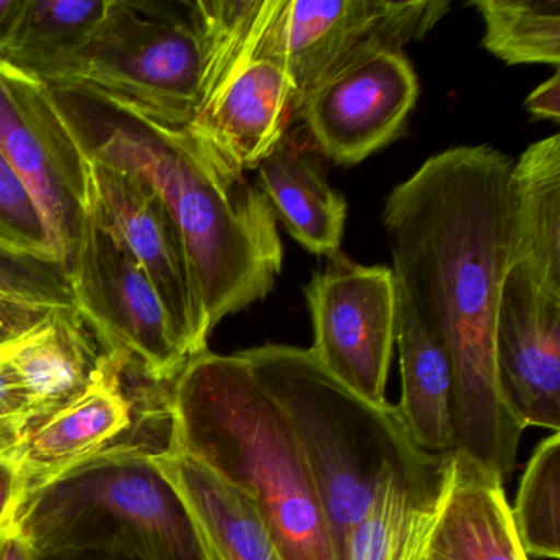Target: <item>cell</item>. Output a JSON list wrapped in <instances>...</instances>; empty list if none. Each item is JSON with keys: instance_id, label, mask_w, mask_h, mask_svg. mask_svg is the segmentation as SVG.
I'll return each mask as SVG.
<instances>
[{"instance_id": "cell-29", "label": "cell", "mask_w": 560, "mask_h": 560, "mask_svg": "<svg viewBox=\"0 0 560 560\" xmlns=\"http://www.w3.org/2000/svg\"><path fill=\"white\" fill-rule=\"evenodd\" d=\"M25 494L18 464L0 458V534L11 529Z\"/></svg>"}, {"instance_id": "cell-3", "label": "cell", "mask_w": 560, "mask_h": 560, "mask_svg": "<svg viewBox=\"0 0 560 560\" xmlns=\"http://www.w3.org/2000/svg\"><path fill=\"white\" fill-rule=\"evenodd\" d=\"M172 447L241 491L284 560H337L293 428L238 353L191 357L170 388Z\"/></svg>"}, {"instance_id": "cell-9", "label": "cell", "mask_w": 560, "mask_h": 560, "mask_svg": "<svg viewBox=\"0 0 560 560\" xmlns=\"http://www.w3.org/2000/svg\"><path fill=\"white\" fill-rule=\"evenodd\" d=\"M68 273L74 304L104 352L124 357L153 382L172 383L188 352L152 281L91 206Z\"/></svg>"}, {"instance_id": "cell-25", "label": "cell", "mask_w": 560, "mask_h": 560, "mask_svg": "<svg viewBox=\"0 0 560 560\" xmlns=\"http://www.w3.org/2000/svg\"><path fill=\"white\" fill-rule=\"evenodd\" d=\"M0 250L22 255V257L60 261L40 208L2 152H0Z\"/></svg>"}, {"instance_id": "cell-21", "label": "cell", "mask_w": 560, "mask_h": 560, "mask_svg": "<svg viewBox=\"0 0 560 560\" xmlns=\"http://www.w3.org/2000/svg\"><path fill=\"white\" fill-rule=\"evenodd\" d=\"M109 8L110 0H22L0 63L50 88L91 44Z\"/></svg>"}, {"instance_id": "cell-11", "label": "cell", "mask_w": 560, "mask_h": 560, "mask_svg": "<svg viewBox=\"0 0 560 560\" xmlns=\"http://www.w3.org/2000/svg\"><path fill=\"white\" fill-rule=\"evenodd\" d=\"M90 160L94 215L152 281L189 359L205 352L209 332L172 211L145 179Z\"/></svg>"}, {"instance_id": "cell-6", "label": "cell", "mask_w": 560, "mask_h": 560, "mask_svg": "<svg viewBox=\"0 0 560 560\" xmlns=\"http://www.w3.org/2000/svg\"><path fill=\"white\" fill-rule=\"evenodd\" d=\"M155 2L110 0L97 34L51 90L130 119L183 129L195 119L201 50L188 14Z\"/></svg>"}, {"instance_id": "cell-8", "label": "cell", "mask_w": 560, "mask_h": 560, "mask_svg": "<svg viewBox=\"0 0 560 560\" xmlns=\"http://www.w3.org/2000/svg\"><path fill=\"white\" fill-rule=\"evenodd\" d=\"M0 152L34 196L58 258L70 267L90 212V153L57 93L2 63Z\"/></svg>"}, {"instance_id": "cell-2", "label": "cell", "mask_w": 560, "mask_h": 560, "mask_svg": "<svg viewBox=\"0 0 560 560\" xmlns=\"http://www.w3.org/2000/svg\"><path fill=\"white\" fill-rule=\"evenodd\" d=\"M88 153L145 179L182 232L209 336L224 317L267 298L283 268L277 215L245 172L185 129L116 114Z\"/></svg>"}, {"instance_id": "cell-20", "label": "cell", "mask_w": 560, "mask_h": 560, "mask_svg": "<svg viewBox=\"0 0 560 560\" xmlns=\"http://www.w3.org/2000/svg\"><path fill=\"white\" fill-rule=\"evenodd\" d=\"M155 458L188 504L218 560H284L270 527L241 491L178 448Z\"/></svg>"}, {"instance_id": "cell-7", "label": "cell", "mask_w": 560, "mask_h": 560, "mask_svg": "<svg viewBox=\"0 0 560 560\" xmlns=\"http://www.w3.org/2000/svg\"><path fill=\"white\" fill-rule=\"evenodd\" d=\"M448 9V0H268L254 60L273 61L287 73L298 110L334 74L422 40Z\"/></svg>"}, {"instance_id": "cell-22", "label": "cell", "mask_w": 560, "mask_h": 560, "mask_svg": "<svg viewBox=\"0 0 560 560\" xmlns=\"http://www.w3.org/2000/svg\"><path fill=\"white\" fill-rule=\"evenodd\" d=\"M513 261L560 293V136L530 143L511 168Z\"/></svg>"}, {"instance_id": "cell-5", "label": "cell", "mask_w": 560, "mask_h": 560, "mask_svg": "<svg viewBox=\"0 0 560 560\" xmlns=\"http://www.w3.org/2000/svg\"><path fill=\"white\" fill-rule=\"evenodd\" d=\"M15 533L32 550L117 547L140 560H218L153 455L116 448L31 491Z\"/></svg>"}, {"instance_id": "cell-1", "label": "cell", "mask_w": 560, "mask_h": 560, "mask_svg": "<svg viewBox=\"0 0 560 560\" xmlns=\"http://www.w3.org/2000/svg\"><path fill=\"white\" fill-rule=\"evenodd\" d=\"M513 160L490 145L432 155L385 199L396 287L447 352L454 452L510 480L526 429L498 383L494 330L514 252Z\"/></svg>"}, {"instance_id": "cell-10", "label": "cell", "mask_w": 560, "mask_h": 560, "mask_svg": "<svg viewBox=\"0 0 560 560\" xmlns=\"http://www.w3.org/2000/svg\"><path fill=\"white\" fill-rule=\"evenodd\" d=\"M304 296L317 362L370 402H388L386 382L398 317L392 268L363 267L337 252L304 287Z\"/></svg>"}, {"instance_id": "cell-27", "label": "cell", "mask_w": 560, "mask_h": 560, "mask_svg": "<svg viewBox=\"0 0 560 560\" xmlns=\"http://www.w3.org/2000/svg\"><path fill=\"white\" fill-rule=\"evenodd\" d=\"M27 438V395L8 353L0 349V458L18 460Z\"/></svg>"}, {"instance_id": "cell-13", "label": "cell", "mask_w": 560, "mask_h": 560, "mask_svg": "<svg viewBox=\"0 0 560 560\" xmlns=\"http://www.w3.org/2000/svg\"><path fill=\"white\" fill-rule=\"evenodd\" d=\"M501 396L527 428L560 432V293L513 264L494 330Z\"/></svg>"}, {"instance_id": "cell-15", "label": "cell", "mask_w": 560, "mask_h": 560, "mask_svg": "<svg viewBox=\"0 0 560 560\" xmlns=\"http://www.w3.org/2000/svg\"><path fill=\"white\" fill-rule=\"evenodd\" d=\"M454 475V455L389 474L362 520L349 530L339 560H422Z\"/></svg>"}, {"instance_id": "cell-26", "label": "cell", "mask_w": 560, "mask_h": 560, "mask_svg": "<svg viewBox=\"0 0 560 560\" xmlns=\"http://www.w3.org/2000/svg\"><path fill=\"white\" fill-rule=\"evenodd\" d=\"M0 293L27 298L51 306H77L70 273L57 260L22 257L0 250Z\"/></svg>"}, {"instance_id": "cell-17", "label": "cell", "mask_w": 560, "mask_h": 560, "mask_svg": "<svg viewBox=\"0 0 560 560\" xmlns=\"http://www.w3.org/2000/svg\"><path fill=\"white\" fill-rule=\"evenodd\" d=\"M454 475L422 560H529L514 529L504 481L467 455Z\"/></svg>"}, {"instance_id": "cell-4", "label": "cell", "mask_w": 560, "mask_h": 560, "mask_svg": "<svg viewBox=\"0 0 560 560\" xmlns=\"http://www.w3.org/2000/svg\"><path fill=\"white\" fill-rule=\"evenodd\" d=\"M293 428L316 485L337 560L382 481L424 467L395 405H375L330 375L311 349L267 343L237 352Z\"/></svg>"}, {"instance_id": "cell-24", "label": "cell", "mask_w": 560, "mask_h": 560, "mask_svg": "<svg viewBox=\"0 0 560 560\" xmlns=\"http://www.w3.org/2000/svg\"><path fill=\"white\" fill-rule=\"evenodd\" d=\"M511 517L527 556L560 559V432L534 448Z\"/></svg>"}, {"instance_id": "cell-30", "label": "cell", "mask_w": 560, "mask_h": 560, "mask_svg": "<svg viewBox=\"0 0 560 560\" xmlns=\"http://www.w3.org/2000/svg\"><path fill=\"white\" fill-rule=\"evenodd\" d=\"M34 560H140L136 553L117 547H67L32 550Z\"/></svg>"}, {"instance_id": "cell-12", "label": "cell", "mask_w": 560, "mask_h": 560, "mask_svg": "<svg viewBox=\"0 0 560 560\" xmlns=\"http://www.w3.org/2000/svg\"><path fill=\"white\" fill-rule=\"evenodd\" d=\"M418 96L408 58L385 51L323 81L298 113L327 159L353 166L401 136Z\"/></svg>"}, {"instance_id": "cell-19", "label": "cell", "mask_w": 560, "mask_h": 560, "mask_svg": "<svg viewBox=\"0 0 560 560\" xmlns=\"http://www.w3.org/2000/svg\"><path fill=\"white\" fill-rule=\"evenodd\" d=\"M398 288V287H396ZM401 398L396 406L419 451L442 457L454 452V375L444 347L424 329L398 290L396 342Z\"/></svg>"}, {"instance_id": "cell-31", "label": "cell", "mask_w": 560, "mask_h": 560, "mask_svg": "<svg viewBox=\"0 0 560 560\" xmlns=\"http://www.w3.org/2000/svg\"><path fill=\"white\" fill-rule=\"evenodd\" d=\"M526 109L537 119L552 120L559 122L560 119V74L556 71L552 78L546 83L537 86L533 93L527 96Z\"/></svg>"}, {"instance_id": "cell-32", "label": "cell", "mask_w": 560, "mask_h": 560, "mask_svg": "<svg viewBox=\"0 0 560 560\" xmlns=\"http://www.w3.org/2000/svg\"><path fill=\"white\" fill-rule=\"evenodd\" d=\"M0 560H34V552L14 527L0 534Z\"/></svg>"}, {"instance_id": "cell-16", "label": "cell", "mask_w": 560, "mask_h": 560, "mask_svg": "<svg viewBox=\"0 0 560 560\" xmlns=\"http://www.w3.org/2000/svg\"><path fill=\"white\" fill-rule=\"evenodd\" d=\"M77 306H58L35 332L4 347L28 399V435L81 398L101 357Z\"/></svg>"}, {"instance_id": "cell-23", "label": "cell", "mask_w": 560, "mask_h": 560, "mask_svg": "<svg viewBox=\"0 0 560 560\" xmlns=\"http://www.w3.org/2000/svg\"><path fill=\"white\" fill-rule=\"evenodd\" d=\"M483 47L508 67L560 65V0H474Z\"/></svg>"}, {"instance_id": "cell-18", "label": "cell", "mask_w": 560, "mask_h": 560, "mask_svg": "<svg viewBox=\"0 0 560 560\" xmlns=\"http://www.w3.org/2000/svg\"><path fill=\"white\" fill-rule=\"evenodd\" d=\"M255 172L257 188L298 244L326 258L340 252L347 201L327 182L319 160L284 136Z\"/></svg>"}, {"instance_id": "cell-33", "label": "cell", "mask_w": 560, "mask_h": 560, "mask_svg": "<svg viewBox=\"0 0 560 560\" xmlns=\"http://www.w3.org/2000/svg\"><path fill=\"white\" fill-rule=\"evenodd\" d=\"M22 0H0V47L11 28L15 14L21 9Z\"/></svg>"}, {"instance_id": "cell-28", "label": "cell", "mask_w": 560, "mask_h": 560, "mask_svg": "<svg viewBox=\"0 0 560 560\" xmlns=\"http://www.w3.org/2000/svg\"><path fill=\"white\" fill-rule=\"evenodd\" d=\"M57 307L27 298L0 293V349L35 332L50 319Z\"/></svg>"}, {"instance_id": "cell-14", "label": "cell", "mask_w": 560, "mask_h": 560, "mask_svg": "<svg viewBox=\"0 0 560 560\" xmlns=\"http://www.w3.org/2000/svg\"><path fill=\"white\" fill-rule=\"evenodd\" d=\"M293 110L290 78L270 60H250L183 127L242 172L257 168L284 139Z\"/></svg>"}]
</instances>
